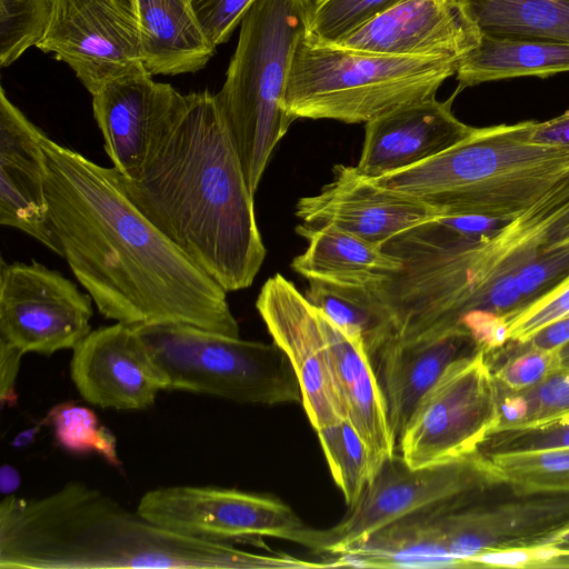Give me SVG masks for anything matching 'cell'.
<instances>
[{"instance_id":"6da1fadb","label":"cell","mask_w":569,"mask_h":569,"mask_svg":"<svg viewBox=\"0 0 569 569\" xmlns=\"http://www.w3.org/2000/svg\"><path fill=\"white\" fill-rule=\"evenodd\" d=\"M46 192L58 254L107 319L187 323L240 337L227 292L131 201L118 171L42 130Z\"/></svg>"},{"instance_id":"7a4b0ae2","label":"cell","mask_w":569,"mask_h":569,"mask_svg":"<svg viewBox=\"0 0 569 569\" xmlns=\"http://www.w3.org/2000/svg\"><path fill=\"white\" fill-rule=\"evenodd\" d=\"M119 177L137 208L226 292L252 284L267 251L216 93H188L139 174Z\"/></svg>"},{"instance_id":"3957f363","label":"cell","mask_w":569,"mask_h":569,"mask_svg":"<svg viewBox=\"0 0 569 569\" xmlns=\"http://www.w3.org/2000/svg\"><path fill=\"white\" fill-rule=\"evenodd\" d=\"M307 561L181 535L83 482L0 503L1 569H305Z\"/></svg>"},{"instance_id":"277c9868","label":"cell","mask_w":569,"mask_h":569,"mask_svg":"<svg viewBox=\"0 0 569 569\" xmlns=\"http://www.w3.org/2000/svg\"><path fill=\"white\" fill-rule=\"evenodd\" d=\"M403 268L373 289L392 311L397 338L412 339L460 327L487 310L489 292L525 266L569 257V176L536 203L495 229L462 238L432 221L416 226L383 246Z\"/></svg>"},{"instance_id":"5b68a950","label":"cell","mask_w":569,"mask_h":569,"mask_svg":"<svg viewBox=\"0 0 569 569\" xmlns=\"http://www.w3.org/2000/svg\"><path fill=\"white\" fill-rule=\"evenodd\" d=\"M530 121L473 128L437 156L376 180L443 216L509 220L569 176V148L529 138Z\"/></svg>"},{"instance_id":"8992f818","label":"cell","mask_w":569,"mask_h":569,"mask_svg":"<svg viewBox=\"0 0 569 569\" xmlns=\"http://www.w3.org/2000/svg\"><path fill=\"white\" fill-rule=\"evenodd\" d=\"M315 0H256L240 23L216 98L254 194L293 119L284 93L296 49L308 33Z\"/></svg>"},{"instance_id":"52a82bcc","label":"cell","mask_w":569,"mask_h":569,"mask_svg":"<svg viewBox=\"0 0 569 569\" xmlns=\"http://www.w3.org/2000/svg\"><path fill=\"white\" fill-rule=\"evenodd\" d=\"M459 60L390 56L319 42H299L284 93L295 120L368 123L403 104L436 97Z\"/></svg>"},{"instance_id":"ba28073f","label":"cell","mask_w":569,"mask_h":569,"mask_svg":"<svg viewBox=\"0 0 569 569\" xmlns=\"http://www.w3.org/2000/svg\"><path fill=\"white\" fill-rule=\"evenodd\" d=\"M166 389L240 403L301 402L300 383L273 342L249 341L187 323L133 326Z\"/></svg>"},{"instance_id":"9c48e42d","label":"cell","mask_w":569,"mask_h":569,"mask_svg":"<svg viewBox=\"0 0 569 569\" xmlns=\"http://www.w3.org/2000/svg\"><path fill=\"white\" fill-rule=\"evenodd\" d=\"M500 483L503 480L480 449L422 468L409 467L396 452L380 465L338 523L326 529L305 526L290 541L316 553L339 557L405 516Z\"/></svg>"},{"instance_id":"30bf717a","label":"cell","mask_w":569,"mask_h":569,"mask_svg":"<svg viewBox=\"0 0 569 569\" xmlns=\"http://www.w3.org/2000/svg\"><path fill=\"white\" fill-rule=\"evenodd\" d=\"M498 403L488 355L457 359L419 400L398 439L400 455L422 468L479 450L498 423Z\"/></svg>"},{"instance_id":"8fae6325","label":"cell","mask_w":569,"mask_h":569,"mask_svg":"<svg viewBox=\"0 0 569 569\" xmlns=\"http://www.w3.org/2000/svg\"><path fill=\"white\" fill-rule=\"evenodd\" d=\"M436 522L442 545L459 567L478 556L531 549L569 532V493H519L500 483L439 505Z\"/></svg>"},{"instance_id":"7c38bea8","label":"cell","mask_w":569,"mask_h":569,"mask_svg":"<svg viewBox=\"0 0 569 569\" xmlns=\"http://www.w3.org/2000/svg\"><path fill=\"white\" fill-rule=\"evenodd\" d=\"M136 510L158 526L219 543L291 540L306 526L280 500L219 487H160L146 492Z\"/></svg>"},{"instance_id":"4fadbf2b","label":"cell","mask_w":569,"mask_h":569,"mask_svg":"<svg viewBox=\"0 0 569 569\" xmlns=\"http://www.w3.org/2000/svg\"><path fill=\"white\" fill-rule=\"evenodd\" d=\"M92 298L56 270L32 263L0 267V340L23 353L73 349L90 332Z\"/></svg>"},{"instance_id":"5bb4252c","label":"cell","mask_w":569,"mask_h":569,"mask_svg":"<svg viewBox=\"0 0 569 569\" xmlns=\"http://www.w3.org/2000/svg\"><path fill=\"white\" fill-rule=\"evenodd\" d=\"M37 48L64 62L91 96L113 79L146 71L134 0H52Z\"/></svg>"},{"instance_id":"9a60e30c","label":"cell","mask_w":569,"mask_h":569,"mask_svg":"<svg viewBox=\"0 0 569 569\" xmlns=\"http://www.w3.org/2000/svg\"><path fill=\"white\" fill-rule=\"evenodd\" d=\"M256 307L273 342L293 368L312 428L346 418L317 309L280 273L264 282Z\"/></svg>"},{"instance_id":"2e32d148","label":"cell","mask_w":569,"mask_h":569,"mask_svg":"<svg viewBox=\"0 0 569 569\" xmlns=\"http://www.w3.org/2000/svg\"><path fill=\"white\" fill-rule=\"evenodd\" d=\"M332 172L319 193L299 199L296 214L302 224L332 226L383 247L400 233L443 216L435 206L365 176L357 166L337 164Z\"/></svg>"},{"instance_id":"e0dca14e","label":"cell","mask_w":569,"mask_h":569,"mask_svg":"<svg viewBox=\"0 0 569 569\" xmlns=\"http://www.w3.org/2000/svg\"><path fill=\"white\" fill-rule=\"evenodd\" d=\"M91 97L104 151L127 179L139 174L154 143L187 101V94L153 80L147 71L113 79Z\"/></svg>"},{"instance_id":"ac0fdd59","label":"cell","mask_w":569,"mask_h":569,"mask_svg":"<svg viewBox=\"0 0 569 569\" xmlns=\"http://www.w3.org/2000/svg\"><path fill=\"white\" fill-rule=\"evenodd\" d=\"M72 350L71 378L81 397L94 406L141 410L167 390L133 326L116 322L91 330Z\"/></svg>"},{"instance_id":"d6986e66","label":"cell","mask_w":569,"mask_h":569,"mask_svg":"<svg viewBox=\"0 0 569 569\" xmlns=\"http://www.w3.org/2000/svg\"><path fill=\"white\" fill-rule=\"evenodd\" d=\"M480 39L462 0H403L335 43L381 54L460 61Z\"/></svg>"},{"instance_id":"ffe728a7","label":"cell","mask_w":569,"mask_h":569,"mask_svg":"<svg viewBox=\"0 0 569 569\" xmlns=\"http://www.w3.org/2000/svg\"><path fill=\"white\" fill-rule=\"evenodd\" d=\"M40 129L0 87V223L19 229L58 254L46 192Z\"/></svg>"},{"instance_id":"44dd1931","label":"cell","mask_w":569,"mask_h":569,"mask_svg":"<svg viewBox=\"0 0 569 569\" xmlns=\"http://www.w3.org/2000/svg\"><path fill=\"white\" fill-rule=\"evenodd\" d=\"M456 96L410 102L366 123L359 171L373 179L390 174L437 156L467 136L472 127L451 110Z\"/></svg>"},{"instance_id":"7402d4cb","label":"cell","mask_w":569,"mask_h":569,"mask_svg":"<svg viewBox=\"0 0 569 569\" xmlns=\"http://www.w3.org/2000/svg\"><path fill=\"white\" fill-rule=\"evenodd\" d=\"M477 349L469 331L456 327L412 339L393 337L379 351L373 361L397 445L421 397L449 365Z\"/></svg>"},{"instance_id":"603a6c76","label":"cell","mask_w":569,"mask_h":569,"mask_svg":"<svg viewBox=\"0 0 569 569\" xmlns=\"http://www.w3.org/2000/svg\"><path fill=\"white\" fill-rule=\"evenodd\" d=\"M317 312L346 418L368 446L375 475L380 465L397 452L398 445L372 359L361 343L349 338L320 311Z\"/></svg>"},{"instance_id":"cb8c5ba5","label":"cell","mask_w":569,"mask_h":569,"mask_svg":"<svg viewBox=\"0 0 569 569\" xmlns=\"http://www.w3.org/2000/svg\"><path fill=\"white\" fill-rule=\"evenodd\" d=\"M141 61L151 76L194 73L217 48L204 36L190 0H134Z\"/></svg>"},{"instance_id":"d4e9b609","label":"cell","mask_w":569,"mask_h":569,"mask_svg":"<svg viewBox=\"0 0 569 569\" xmlns=\"http://www.w3.org/2000/svg\"><path fill=\"white\" fill-rule=\"evenodd\" d=\"M297 232L308 240L291 268L308 280L370 287L400 272L402 261L383 247L370 243L332 226L299 224Z\"/></svg>"},{"instance_id":"484cf974","label":"cell","mask_w":569,"mask_h":569,"mask_svg":"<svg viewBox=\"0 0 569 569\" xmlns=\"http://www.w3.org/2000/svg\"><path fill=\"white\" fill-rule=\"evenodd\" d=\"M569 72V42L481 33L478 46L458 63L457 94L468 87L519 77Z\"/></svg>"},{"instance_id":"4316f807","label":"cell","mask_w":569,"mask_h":569,"mask_svg":"<svg viewBox=\"0 0 569 569\" xmlns=\"http://www.w3.org/2000/svg\"><path fill=\"white\" fill-rule=\"evenodd\" d=\"M439 505L405 516L376 531L342 556L336 557L337 567H459L446 551L437 528Z\"/></svg>"},{"instance_id":"83f0119b","label":"cell","mask_w":569,"mask_h":569,"mask_svg":"<svg viewBox=\"0 0 569 569\" xmlns=\"http://www.w3.org/2000/svg\"><path fill=\"white\" fill-rule=\"evenodd\" d=\"M308 281L305 293L308 301L349 338L361 343L372 361L396 337L395 316L371 286Z\"/></svg>"},{"instance_id":"f1b7e54d","label":"cell","mask_w":569,"mask_h":569,"mask_svg":"<svg viewBox=\"0 0 569 569\" xmlns=\"http://www.w3.org/2000/svg\"><path fill=\"white\" fill-rule=\"evenodd\" d=\"M481 33L569 42V0H462Z\"/></svg>"},{"instance_id":"f546056e","label":"cell","mask_w":569,"mask_h":569,"mask_svg":"<svg viewBox=\"0 0 569 569\" xmlns=\"http://www.w3.org/2000/svg\"><path fill=\"white\" fill-rule=\"evenodd\" d=\"M498 423L492 433L569 420V368L526 390L512 392L498 386Z\"/></svg>"},{"instance_id":"4dcf8cb0","label":"cell","mask_w":569,"mask_h":569,"mask_svg":"<svg viewBox=\"0 0 569 569\" xmlns=\"http://www.w3.org/2000/svg\"><path fill=\"white\" fill-rule=\"evenodd\" d=\"M316 432L333 481L350 507L373 476L370 450L347 418Z\"/></svg>"},{"instance_id":"1f68e13d","label":"cell","mask_w":569,"mask_h":569,"mask_svg":"<svg viewBox=\"0 0 569 569\" xmlns=\"http://www.w3.org/2000/svg\"><path fill=\"white\" fill-rule=\"evenodd\" d=\"M496 471L519 493H569V449L487 456Z\"/></svg>"},{"instance_id":"d6a6232c","label":"cell","mask_w":569,"mask_h":569,"mask_svg":"<svg viewBox=\"0 0 569 569\" xmlns=\"http://www.w3.org/2000/svg\"><path fill=\"white\" fill-rule=\"evenodd\" d=\"M43 422L51 426L57 442L66 450L97 453L113 467L121 465L116 437L91 409L62 402L51 408Z\"/></svg>"},{"instance_id":"836d02e7","label":"cell","mask_w":569,"mask_h":569,"mask_svg":"<svg viewBox=\"0 0 569 569\" xmlns=\"http://www.w3.org/2000/svg\"><path fill=\"white\" fill-rule=\"evenodd\" d=\"M52 0H0V67L16 62L43 38Z\"/></svg>"},{"instance_id":"e575fe53","label":"cell","mask_w":569,"mask_h":569,"mask_svg":"<svg viewBox=\"0 0 569 569\" xmlns=\"http://www.w3.org/2000/svg\"><path fill=\"white\" fill-rule=\"evenodd\" d=\"M403 0H315L308 36L335 43Z\"/></svg>"},{"instance_id":"d590c367","label":"cell","mask_w":569,"mask_h":569,"mask_svg":"<svg viewBox=\"0 0 569 569\" xmlns=\"http://www.w3.org/2000/svg\"><path fill=\"white\" fill-rule=\"evenodd\" d=\"M502 316L509 342L517 345L527 343L545 327L569 316V271L549 290Z\"/></svg>"},{"instance_id":"8d00e7d4","label":"cell","mask_w":569,"mask_h":569,"mask_svg":"<svg viewBox=\"0 0 569 569\" xmlns=\"http://www.w3.org/2000/svg\"><path fill=\"white\" fill-rule=\"evenodd\" d=\"M523 350L492 369L496 383L508 391H521L539 385L560 369V349L547 350L523 343Z\"/></svg>"},{"instance_id":"74e56055","label":"cell","mask_w":569,"mask_h":569,"mask_svg":"<svg viewBox=\"0 0 569 569\" xmlns=\"http://www.w3.org/2000/svg\"><path fill=\"white\" fill-rule=\"evenodd\" d=\"M563 449H569V420L540 427L498 431L490 435L480 446V450L486 456Z\"/></svg>"},{"instance_id":"f35d334b","label":"cell","mask_w":569,"mask_h":569,"mask_svg":"<svg viewBox=\"0 0 569 569\" xmlns=\"http://www.w3.org/2000/svg\"><path fill=\"white\" fill-rule=\"evenodd\" d=\"M196 18L213 47L226 43L256 0H190Z\"/></svg>"},{"instance_id":"ab89813d","label":"cell","mask_w":569,"mask_h":569,"mask_svg":"<svg viewBox=\"0 0 569 569\" xmlns=\"http://www.w3.org/2000/svg\"><path fill=\"white\" fill-rule=\"evenodd\" d=\"M459 326L469 331L477 347L487 355L498 351L509 342L508 326L500 313L472 311L461 319Z\"/></svg>"},{"instance_id":"60d3db41","label":"cell","mask_w":569,"mask_h":569,"mask_svg":"<svg viewBox=\"0 0 569 569\" xmlns=\"http://www.w3.org/2000/svg\"><path fill=\"white\" fill-rule=\"evenodd\" d=\"M23 355L16 347L0 340V400L2 405L12 406L17 401L16 382Z\"/></svg>"},{"instance_id":"b9f144b4","label":"cell","mask_w":569,"mask_h":569,"mask_svg":"<svg viewBox=\"0 0 569 569\" xmlns=\"http://www.w3.org/2000/svg\"><path fill=\"white\" fill-rule=\"evenodd\" d=\"M529 138L533 142L569 148V109L542 121H530Z\"/></svg>"},{"instance_id":"7bdbcfd3","label":"cell","mask_w":569,"mask_h":569,"mask_svg":"<svg viewBox=\"0 0 569 569\" xmlns=\"http://www.w3.org/2000/svg\"><path fill=\"white\" fill-rule=\"evenodd\" d=\"M528 343L547 350L561 349L569 343V316L541 329Z\"/></svg>"},{"instance_id":"ee69618b","label":"cell","mask_w":569,"mask_h":569,"mask_svg":"<svg viewBox=\"0 0 569 569\" xmlns=\"http://www.w3.org/2000/svg\"><path fill=\"white\" fill-rule=\"evenodd\" d=\"M540 568H569V532L553 543L539 548Z\"/></svg>"},{"instance_id":"f6af8a7d","label":"cell","mask_w":569,"mask_h":569,"mask_svg":"<svg viewBox=\"0 0 569 569\" xmlns=\"http://www.w3.org/2000/svg\"><path fill=\"white\" fill-rule=\"evenodd\" d=\"M21 477L11 465H3L0 469V489L6 496L12 495L19 487Z\"/></svg>"},{"instance_id":"bcb514c9","label":"cell","mask_w":569,"mask_h":569,"mask_svg":"<svg viewBox=\"0 0 569 569\" xmlns=\"http://www.w3.org/2000/svg\"><path fill=\"white\" fill-rule=\"evenodd\" d=\"M39 429H40V425L34 426V427H32L30 429L21 431L20 433H18L14 437V439L12 441V446L17 447V448L28 446L34 439V437L38 433Z\"/></svg>"},{"instance_id":"7dc6e473","label":"cell","mask_w":569,"mask_h":569,"mask_svg":"<svg viewBox=\"0 0 569 569\" xmlns=\"http://www.w3.org/2000/svg\"><path fill=\"white\" fill-rule=\"evenodd\" d=\"M560 368H569V343L560 349Z\"/></svg>"}]
</instances>
